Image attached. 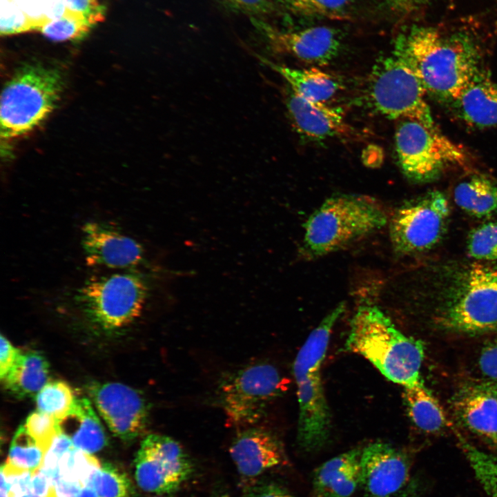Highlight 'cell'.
<instances>
[{
	"mask_svg": "<svg viewBox=\"0 0 497 497\" xmlns=\"http://www.w3.org/2000/svg\"><path fill=\"white\" fill-rule=\"evenodd\" d=\"M393 52L421 82L427 93L451 103L483 73L480 54L467 33L413 26L400 35Z\"/></svg>",
	"mask_w": 497,
	"mask_h": 497,
	"instance_id": "cell-1",
	"label": "cell"
},
{
	"mask_svg": "<svg viewBox=\"0 0 497 497\" xmlns=\"http://www.w3.org/2000/svg\"><path fill=\"white\" fill-rule=\"evenodd\" d=\"M345 347L362 355L394 383L407 387L422 381L423 343L400 332L376 306H359L351 321Z\"/></svg>",
	"mask_w": 497,
	"mask_h": 497,
	"instance_id": "cell-2",
	"label": "cell"
},
{
	"mask_svg": "<svg viewBox=\"0 0 497 497\" xmlns=\"http://www.w3.org/2000/svg\"><path fill=\"white\" fill-rule=\"evenodd\" d=\"M389 220L376 199L359 194L333 195L305 222L301 253L311 260L338 251L382 229Z\"/></svg>",
	"mask_w": 497,
	"mask_h": 497,
	"instance_id": "cell-3",
	"label": "cell"
},
{
	"mask_svg": "<svg viewBox=\"0 0 497 497\" xmlns=\"http://www.w3.org/2000/svg\"><path fill=\"white\" fill-rule=\"evenodd\" d=\"M458 271L441 292L436 326L468 335L497 332V266L474 262Z\"/></svg>",
	"mask_w": 497,
	"mask_h": 497,
	"instance_id": "cell-4",
	"label": "cell"
},
{
	"mask_svg": "<svg viewBox=\"0 0 497 497\" xmlns=\"http://www.w3.org/2000/svg\"><path fill=\"white\" fill-rule=\"evenodd\" d=\"M61 88L56 70L39 65L21 68L1 92V137H19L39 126L55 108Z\"/></svg>",
	"mask_w": 497,
	"mask_h": 497,
	"instance_id": "cell-5",
	"label": "cell"
},
{
	"mask_svg": "<svg viewBox=\"0 0 497 497\" xmlns=\"http://www.w3.org/2000/svg\"><path fill=\"white\" fill-rule=\"evenodd\" d=\"M148 295L144 280L134 273H117L89 279L75 300L87 318L113 330L130 324L142 313Z\"/></svg>",
	"mask_w": 497,
	"mask_h": 497,
	"instance_id": "cell-6",
	"label": "cell"
},
{
	"mask_svg": "<svg viewBox=\"0 0 497 497\" xmlns=\"http://www.w3.org/2000/svg\"><path fill=\"white\" fill-rule=\"evenodd\" d=\"M426 91L420 80L396 55L382 57L369 76L367 95L372 107L391 119H410L436 128Z\"/></svg>",
	"mask_w": 497,
	"mask_h": 497,
	"instance_id": "cell-7",
	"label": "cell"
},
{
	"mask_svg": "<svg viewBox=\"0 0 497 497\" xmlns=\"http://www.w3.org/2000/svg\"><path fill=\"white\" fill-rule=\"evenodd\" d=\"M395 148L404 175L416 183L438 179L450 166L467 160L463 148L439 131L414 120H399Z\"/></svg>",
	"mask_w": 497,
	"mask_h": 497,
	"instance_id": "cell-8",
	"label": "cell"
},
{
	"mask_svg": "<svg viewBox=\"0 0 497 497\" xmlns=\"http://www.w3.org/2000/svg\"><path fill=\"white\" fill-rule=\"evenodd\" d=\"M286 384L276 367L265 362L247 365L226 376L218 387V393L227 424L244 428L255 425L270 403L285 391Z\"/></svg>",
	"mask_w": 497,
	"mask_h": 497,
	"instance_id": "cell-9",
	"label": "cell"
},
{
	"mask_svg": "<svg viewBox=\"0 0 497 497\" xmlns=\"http://www.w3.org/2000/svg\"><path fill=\"white\" fill-rule=\"evenodd\" d=\"M449 214L447 197L436 190L401 204L388 222L395 253L409 256L432 248L445 233Z\"/></svg>",
	"mask_w": 497,
	"mask_h": 497,
	"instance_id": "cell-10",
	"label": "cell"
},
{
	"mask_svg": "<svg viewBox=\"0 0 497 497\" xmlns=\"http://www.w3.org/2000/svg\"><path fill=\"white\" fill-rule=\"evenodd\" d=\"M193 469L192 460L184 447L164 435L146 436L135 459V478L139 488L159 495L178 490Z\"/></svg>",
	"mask_w": 497,
	"mask_h": 497,
	"instance_id": "cell-11",
	"label": "cell"
},
{
	"mask_svg": "<svg viewBox=\"0 0 497 497\" xmlns=\"http://www.w3.org/2000/svg\"><path fill=\"white\" fill-rule=\"evenodd\" d=\"M89 393L110 430L121 440L130 441L145 431L149 405L137 390L118 382L94 384Z\"/></svg>",
	"mask_w": 497,
	"mask_h": 497,
	"instance_id": "cell-12",
	"label": "cell"
},
{
	"mask_svg": "<svg viewBox=\"0 0 497 497\" xmlns=\"http://www.w3.org/2000/svg\"><path fill=\"white\" fill-rule=\"evenodd\" d=\"M253 22L273 50L306 63L327 64L336 57L342 48L340 33L331 27L318 26L289 30L255 19Z\"/></svg>",
	"mask_w": 497,
	"mask_h": 497,
	"instance_id": "cell-13",
	"label": "cell"
},
{
	"mask_svg": "<svg viewBox=\"0 0 497 497\" xmlns=\"http://www.w3.org/2000/svg\"><path fill=\"white\" fill-rule=\"evenodd\" d=\"M361 486L371 497H384L402 490L409 480L411 462L402 451L375 442L362 450Z\"/></svg>",
	"mask_w": 497,
	"mask_h": 497,
	"instance_id": "cell-14",
	"label": "cell"
},
{
	"mask_svg": "<svg viewBox=\"0 0 497 497\" xmlns=\"http://www.w3.org/2000/svg\"><path fill=\"white\" fill-rule=\"evenodd\" d=\"M295 380L299 403L298 444L306 451H315L325 445L331 428L320 369L308 371Z\"/></svg>",
	"mask_w": 497,
	"mask_h": 497,
	"instance_id": "cell-15",
	"label": "cell"
},
{
	"mask_svg": "<svg viewBox=\"0 0 497 497\" xmlns=\"http://www.w3.org/2000/svg\"><path fill=\"white\" fill-rule=\"evenodd\" d=\"M451 407L461 425L497 448V384H466L454 393Z\"/></svg>",
	"mask_w": 497,
	"mask_h": 497,
	"instance_id": "cell-16",
	"label": "cell"
},
{
	"mask_svg": "<svg viewBox=\"0 0 497 497\" xmlns=\"http://www.w3.org/2000/svg\"><path fill=\"white\" fill-rule=\"evenodd\" d=\"M81 246L88 265L124 269L139 264L142 246L135 239L98 222H88L81 231Z\"/></svg>",
	"mask_w": 497,
	"mask_h": 497,
	"instance_id": "cell-17",
	"label": "cell"
},
{
	"mask_svg": "<svg viewBox=\"0 0 497 497\" xmlns=\"http://www.w3.org/2000/svg\"><path fill=\"white\" fill-rule=\"evenodd\" d=\"M238 474L245 479L257 478L285 462L283 448L271 431L248 427L237 433L229 447Z\"/></svg>",
	"mask_w": 497,
	"mask_h": 497,
	"instance_id": "cell-18",
	"label": "cell"
},
{
	"mask_svg": "<svg viewBox=\"0 0 497 497\" xmlns=\"http://www.w3.org/2000/svg\"><path fill=\"white\" fill-rule=\"evenodd\" d=\"M285 103L293 127L306 137L322 140L348 133L349 126L338 108L303 98L289 87Z\"/></svg>",
	"mask_w": 497,
	"mask_h": 497,
	"instance_id": "cell-19",
	"label": "cell"
},
{
	"mask_svg": "<svg viewBox=\"0 0 497 497\" xmlns=\"http://www.w3.org/2000/svg\"><path fill=\"white\" fill-rule=\"evenodd\" d=\"M361 449L355 448L326 461L312 478L314 497H349L361 485Z\"/></svg>",
	"mask_w": 497,
	"mask_h": 497,
	"instance_id": "cell-20",
	"label": "cell"
},
{
	"mask_svg": "<svg viewBox=\"0 0 497 497\" xmlns=\"http://www.w3.org/2000/svg\"><path fill=\"white\" fill-rule=\"evenodd\" d=\"M451 104L457 117L469 126L487 128L497 125V82L483 74Z\"/></svg>",
	"mask_w": 497,
	"mask_h": 497,
	"instance_id": "cell-21",
	"label": "cell"
},
{
	"mask_svg": "<svg viewBox=\"0 0 497 497\" xmlns=\"http://www.w3.org/2000/svg\"><path fill=\"white\" fill-rule=\"evenodd\" d=\"M60 433L68 436L75 448L92 454L106 444L104 427L86 398H75L68 412L58 420Z\"/></svg>",
	"mask_w": 497,
	"mask_h": 497,
	"instance_id": "cell-22",
	"label": "cell"
},
{
	"mask_svg": "<svg viewBox=\"0 0 497 497\" xmlns=\"http://www.w3.org/2000/svg\"><path fill=\"white\" fill-rule=\"evenodd\" d=\"M259 59L279 73L292 91L306 99L326 103L342 88L336 77L317 68L297 69Z\"/></svg>",
	"mask_w": 497,
	"mask_h": 497,
	"instance_id": "cell-23",
	"label": "cell"
},
{
	"mask_svg": "<svg viewBox=\"0 0 497 497\" xmlns=\"http://www.w3.org/2000/svg\"><path fill=\"white\" fill-rule=\"evenodd\" d=\"M49 365L43 355L21 351L15 363L1 380L5 388L17 398H35L48 382Z\"/></svg>",
	"mask_w": 497,
	"mask_h": 497,
	"instance_id": "cell-24",
	"label": "cell"
},
{
	"mask_svg": "<svg viewBox=\"0 0 497 497\" xmlns=\"http://www.w3.org/2000/svg\"><path fill=\"white\" fill-rule=\"evenodd\" d=\"M456 204L468 214L487 217L497 211V183L475 174L460 182L454 191Z\"/></svg>",
	"mask_w": 497,
	"mask_h": 497,
	"instance_id": "cell-25",
	"label": "cell"
},
{
	"mask_svg": "<svg viewBox=\"0 0 497 497\" xmlns=\"http://www.w3.org/2000/svg\"><path fill=\"white\" fill-rule=\"evenodd\" d=\"M403 396L411 420L420 430L435 433L448 425L443 409L422 381L404 387Z\"/></svg>",
	"mask_w": 497,
	"mask_h": 497,
	"instance_id": "cell-26",
	"label": "cell"
},
{
	"mask_svg": "<svg viewBox=\"0 0 497 497\" xmlns=\"http://www.w3.org/2000/svg\"><path fill=\"white\" fill-rule=\"evenodd\" d=\"M44 455L25 425H22L12 440L6 464L17 470L34 474L41 467Z\"/></svg>",
	"mask_w": 497,
	"mask_h": 497,
	"instance_id": "cell-27",
	"label": "cell"
},
{
	"mask_svg": "<svg viewBox=\"0 0 497 497\" xmlns=\"http://www.w3.org/2000/svg\"><path fill=\"white\" fill-rule=\"evenodd\" d=\"M291 12L306 17L347 19L356 0H282Z\"/></svg>",
	"mask_w": 497,
	"mask_h": 497,
	"instance_id": "cell-28",
	"label": "cell"
},
{
	"mask_svg": "<svg viewBox=\"0 0 497 497\" xmlns=\"http://www.w3.org/2000/svg\"><path fill=\"white\" fill-rule=\"evenodd\" d=\"M87 485L99 497H134L135 488L124 471L110 463H104L95 471Z\"/></svg>",
	"mask_w": 497,
	"mask_h": 497,
	"instance_id": "cell-29",
	"label": "cell"
},
{
	"mask_svg": "<svg viewBox=\"0 0 497 497\" xmlns=\"http://www.w3.org/2000/svg\"><path fill=\"white\" fill-rule=\"evenodd\" d=\"M75 397L71 387L65 382H48L35 396L37 410L57 420L70 410Z\"/></svg>",
	"mask_w": 497,
	"mask_h": 497,
	"instance_id": "cell-30",
	"label": "cell"
},
{
	"mask_svg": "<svg viewBox=\"0 0 497 497\" xmlns=\"http://www.w3.org/2000/svg\"><path fill=\"white\" fill-rule=\"evenodd\" d=\"M100 462L91 454L72 448L67 451L59 463L60 477L87 485L90 478L101 467Z\"/></svg>",
	"mask_w": 497,
	"mask_h": 497,
	"instance_id": "cell-31",
	"label": "cell"
},
{
	"mask_svg": "<svg viewBox=\"0 0 497 497\" xmlns=\"http://www.w3.org/2000/svg\"><path fill=\"white\" fill-rule=\"evenodd\" d=\"M91 27L84 17L67 9L62 18L48 21L39 30L52 41H79L87 36Z\"/></svg>",
	"mask_w": 497,
	"mask_h": 497,
	"instance_id": "cell-32",
	"label": "cell"
},
{
	"mask_svg": "<svg viewBox=\"0 0 497 497\" xmlns=\"http://www.w3.org/2000/svg\"><path fill=\"white\" fill-rule=\"evenodd\" d=\"M469 255L478 260L497 262V221L474 228L467 240Z\"/></svg>",
	"mask_w": 497,
	"mask_h": 497,
	"instance_id": "cell-33",
	"label": "cell"
},
{
	"mask_svg": "<svg viewBox=\"0 0 497 497\" xmlns=\"http://www.w3.org/2000/svg\"><path fill=\"white\" fill-rule=\"evenodd\" d=\"M24 425L45 454L60 433L58 420L39 410L30 413Z\"/></svg>",
	"mask_w": 497,
	"mask_h": 497,
	"instance_id": "cell-34",
	"label": "cell"
},
{
	"mask_svg": "<svg viewBox=\"0 0 497 497\" xmlns=\"http://www.w3.org/2000/svg\"><path fill=\"white\" fill-rule=\"evenodd\" d=\"M37 30L35 22L13 1L1 6L0 32L9 35Z\"/></svg>",
	"mask_w": 497,
	"mask_h": 497,
	"instance_id": "cell-35",
	"label": "cell"
},
{
	"mask_svg": "<svg viewBox=\"0 0 497 497\" xmlns=\"http://www.w3.org/2000/svg\"><path fill=\"white\" fill-rule=\"evenodd\" d=\"M70 11L82 17L92 26L104 19L105 7L97 0H64Z\"/></svg>",
	"mask_w": 497,
	"mask_h": 497,
	"instance_id": "cell-36",
	"label": "cell"
},
{
	"mask_svg": "<svg viewBox=\"0 0 497 497\" xmlns=\"http://www.w3.org/2000/svg\"><path fill=\"white\" fill-rule=\"evenodd\" d=\"M478 367L487 380L497 384V337L483 347L478 358Z\"/></svg>",
	"mask_w": 497,
	"mask_h": 497,
	"instance_id": "cell-37",
	"label": "cell"
},
{
	"mask_svg": "<svg viewBox=\"0 0 497 497\" xmlns=\"http://www.w3.org/2000/svg\"><path fill=\"white\" fill-rule=\"evenodd\" d=\"M222 1L233 11L252 16L264 14L271 8L270 0H222Z\"/></svg>",
	"mask_w": 497,
	"mask_h": 497,
	"instance_id": "cell-38",
	"label": "cell"
},
{
	"mask_svg": "<svg viewBox=\"0 0 497 497\" xmlns=\"http://www.w3.org/2000/svg\"><path fill=\"white\" fill-rule=\"evenodd\" d=\"M244 497H294L286 489L273 483H255L248 486Z\"/></svg>",
	"mask_w": 497,
	"mask_h": 497,
	"instance_id": "cell-39",
	"label": "cell"
},
{
	"mask_svg": "<svg viewBox=\"0 0 497 497\" xmlns=\"http://www.w3.org/2000/svg\"><path fill=\"white\" fill-rule=\"evenodd\" d=\"M0 344V377L2 380L15 363L21 350L14 347L3 335Z\"/></svg>",
	"mask_w": 497,
	"mask_h": 497,
	"instance_id": "cell-40",
	"label": "cell"
},
{
	"mask_svg": "<svg viewBox=\"0 0 497 497\" xmlns=\"http://www.w3.org/2000/svg\"><path fill=\"white\" fill-rule=\"evenodd\" d=\"M82 487L79 482L59 476L52 483L48 497H75Z\"/></svg>",
	"mask_w": 497,
	"mask_h": 497,
	"instance_id": "cell-41",
	"label": "cell"
},
{
	"mask_svg": "<svg viewBox=\"0 0 497 497\" xmlns=\"http://www.w3.org/2000/svg\"><path fill=\"white\" fill-rule=\"evenodd\" d=\"M431 0H382L393 12L408 14L425 7Z\"/></svg>",
	"mask_w": 497,
	"mask_h": 497,
	"instance_id": "cell-42",
	"label": "cell"
},
{
	"mask_svg": "<svg viewBox=\"0 0 497 497\" xmlns=\"http://www.w3.org/2000/svg\"><path fill=\"white\" fill-rule=\"evenodd\" d=\"M51 485L50 477L40 468L32 475L30 492L39 497H48Z\"/></svg>",
	"mask_w": 497,
	"mask_h": 497,
	"instance_id": "cell-43",
	"label": "cell"
},
{
	"mask_svg": "<svg viewBox=\"0 0 497 497\" xmlns=\"http://www.w3.org/2000/svg\"><path fill=\"white\" fill-rule=\"evenodd\" d=\"M66 10L64 0H43V13L48 21L62 18Z\"/></svg>",
	"mask_w": 497,
	"mask_h": 497,
	"instance_id": "cell-44",
	"label": "cell"
},
{
	"mask_svg": "<svg viewBox=\"0 0 497 497\" xmlns=\"http://www.w3.org/2000/svg\"><path fill=\"white\" fill-rule=\"evenodd\" d=\"M384 497H419L417 486L414 483L400 491Z\"/></svg>",
	"mask_w": 497,
	"mask_h": 497,
	"instance_id": "cell-45",
	"label": "cell"
},
{
	"mask_svg": "<svg viewBox=\"0 0 497 497\" xmlns=\"http://www.w3.org/2000/svg\"><path fill=\"white\" fill-rule=\"evenodd\" d=\"M75 497H99V496L93 487L90 485H84Z\"/></svg>",
	"mask_w": 497,
	"mask_h": 497,
	"instance_id": "cell-46",
	"label": "cell"
},
{
	"mask_svg": "<svg viewBox=\"0 0 497 497\" xmlns=\"http://www.w3.org/2000/svg\"><path fill=\"white\" fill-rule=\"evenodd\" d=\"M17 497H39V496L34 495L33 494L29 492V493H26L23 495L19 496Z\"/></svg>",
	"mask_w": 497,
	"mask_h": 497,
	"instance_id": "cell-47",
	"label": "cell"
},
{
	"mask_svg": "<svg viewBox=\"0 0 497 497\" xmlns=\"http://www.w3.org/2000/svg\"><path fill=\"white\" fill-rule=\"evenodd\" d=\"M213 497H230V496L226 493H219V494H215Z\"/></svg>",
	"mask_w": 497,
	"mask_h": 497,
	"instance_id": "cell-48",
	"label": "cell"
}]
</instances>
